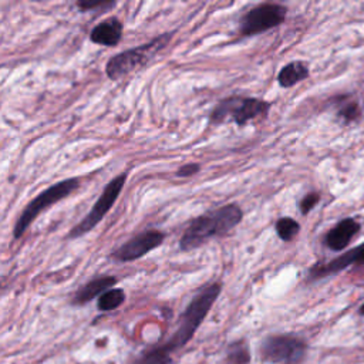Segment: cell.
Listing matches in <instances>:
<instances>
[{"instance_id": "cell-12", "label": "cell", "mask_w": 364, "mask_h": 364, "mask_svg": "<svg viewBox=\"0 0 364 364\" xmlns=\"http://www.w3.org/2000/svg\"><path fill=\"white\" fill-rule=\"evenodd\" d=\"M123 30H124V25L118 18L115 16L107 18L90 32V40L94 45L114 47L121 42Z\"/></svg>"}, {"instance_id": "cell-11", "label": "cell", "mask_w": 364, "mask_h": 364, "mask_svg": "<svg viewBox=\"0 0 364 364\" xmlns=\"http://www.w3.org/2000/svg\"><path fill=\"white\" fill-rule=\"evenodd\" d=\"M361 225L354 218L341 220L324 237V245L334 252L344 251L351 239L360 232Z\"/></svg>"}, {"instance_id": "cell-9", "label": "cell", "mask_w": 364, "mask_h": 364, "mask_svg": "<svg viewBox=\"0 0 364 364\" xmlns=\"http://www.w3.org/2000/svg\"><path fill=\"white\" fill-rule=\"evenodd\" d=\"M165 241V234L158 229H148L144 231L128 242L123 244L114 254L113 258L117 262H132L148 255L155 248L161 246Z\"/></svg>"}, {"instance_id": "cell-10", "label": "cell", "mask_w": 364, "mask_h": 364, "mask_svg": "<svg viewBox=\"0 0 364 364\" xmlns=\"http://www.w3.org/2000/svg\"><path fill=\"white\" fill-rule=\"evenodd\" d=\"M364 265V244L341 254L327 263H316L309 269V280H320L337 275L350 266Z\"/></svg>"}, {"instance_id": "cell-3", "label": "cell", "mask_w": 364, "mask_h": 364, "mask_svg": "<svg viewBox=\"0 0 364 364\" xmlns=\"http://www.w3.org/2000/svg\"><path fill=\"white\" fill-rule=\"evenodd\" d=\"M171 39L172 33H164L145 45L124 50L113 56L106 64L107 77L113 81H118L132 72L144 67L159 50L168 46Z\"/></svg>"}, {"instance_id": "cell-16", "label": "cell", "mask_w": 364, "mask_h": 364, "mask_svg": "<svg viewBox=\"0 0 364 364\" xmlns=\"http://www.w3.org/2000/svg\"><path fill=\"white\" fill-rule=\"evenodd\" d=\"M125 302V292L120 288H113L98 297L97 307L100 312H113Z\"/></svg>"}, {"instance_id": "cell-5", "label": "cell", "mask_w": 364, "mask_h": 364, "mask_svg": "<svg viewBox=\"0 0 364 364\" xmlns=\"http://www.w3.org/2000/svg\"><path fill=\"white\" fill-rule=\"evenodd\" d=\"M80 187L79 178H67L63 179L57 184L49 187L43 193H40L36 198H33L26 208L22 211L15 229H13V238L21 239L23 234L28 231L30 224L46 210H49L52 205L63 201L64 198L70 197L74 191H77Z\"/></svg>"}, {"instance_id": "cell-20", "label": "cell", "mask_w": 364, "mask_h": 364, "mask_svg": "<svg viewBox=\"0 0 364 364\" xmlns=\"http://www.w3.org/2000/svg\"><path fill=\"white\" fill-rule=\"evenodd\" d=\"M76 5L80 11L89 12L94 9H111L115 6V2L113 0H80Z\"/></svg>"}, {"instance_id": "cell-4", "label": "cell", "mask_w": 364, "mask_h": 364, "mask_svg": "<svg viewBox=\"0 0 364 364\" xmlns=\"http://www.w3.org/2000/svg\"><path fill=\"white\" fill-rule=\"evenodd\" d=\"M272 108V103L245 96H232L221 100L211 113L210 121L212 124H222L225 121H232L239 127L256 118L266 117Z\"/></svg>"}, {"instance_id": "cell-2", "label": "cell", "mask_w": 364, "mask_h": 364, "mask_svg": "<svg viewBox=\"0 0 364 364\" xmlns=\"http://www.w3.org/2000/svg\"><path fill=\"white\" fill-rule=\"evenodd\" d=\"M222 292V285L220 282L211 283L208 286H204L190 302L186 312L182 313L176 330L172 333V336L161 346L166 353L172 354L176 350L182 348L186 344L191 341L208 313L211 312L214 303L220 297Z\"/></svg>"}, {"instance_id": "cell-22", "label": "cell", "mask_w": 364, "mask_h": 364, "mask_svg": "<svg viewBox=\"0 0 364 364\" xmlns=\"http://www.w3.org/2000/svg\"><path fill=\"white\" fill-rule=\"evenodd\" d=\"M201 169V165L200 164H195V162H188L186 165H182L178 171H176V176L179 178H190L195 174H198Z\"/></svg>"}, {"instance_id": "cell-21", "label": "cell", "mask_w": 364, "mask_h": 364, "mask_svg": "<svg viewBox=\"0 0 364 364\" xmlns=\"http://www.w3.org/2000/svg\"><path fill=\"white\" fill-rule=\"evenodd\" d=\"M320 203V194L319 193H309L303 197V200L299 204L302 215H307L313 208Z\"/></svg>"}, {"instance_id": "cell-13", "label": "cell", "mask_w": 364, "mask_h": 364, "mask_svg": "<svg viewBox=\"0 0 364 364\" xmlns=\"http://www.w3.org/2000/svg\"><path fill=\"white\" fill-rule=\"evenodd\" d=\"M118 282L115 276H100L90 282H87L84 286H81L73 296L72 303L74 306H84L97 296L100 297L107 290L113 289L114 285Z\"/></svg>"}, {"instance_id": "cell-1", "label": "cell", "mask_w": 364, "mask_h": 364, "mask_svg": "<svg viewBox=\"0 0 364 364\" xmlns=\"http://www.w3.org/2000/svg\"><path fill=\"white\" fill-rule=\"evenodd\" d=\"M244 220V211L238 204H227L218 210L195 218L179 239V249L190 252L201 248L211 238H222L231 234Z\"/></svg>"}, {"instance_id": "cell-17", "label": "cell", "mask_w": 364, "mask_h": 364, "mask_svg": "<svg viewBox=\"0 0 364 364\" xmlns=\"http://www.w3.org/2000/svg\"><path fill=\"white\" fill-rule=\"evenodd\" d=\"M135 364H172V354L166 353L161 346H155L142 353Z\"/></svg>"}, {"instance_id": "cell-19", "label": "cell", "mask_w": 364, "mask_h": 364, "mask_svg": "<svg viewBox=\"0 0 364 364\" xmlns=\"http://www.w3.org/2000/svg\"><path fill=\"white\" fill-rule=\"evenodd\" d=\"M337 117L344 123L350 124L360 118V107L354 101L343 103L337 110Z\"/></svg>"}, {"instance_id": "cell-6", "label": "cell", "mask_w": 364, "mask_h": 364, "mask_svg": "<svg viewBox=\"0 0 364 364\" xmlns=\"http://www.w3.org/2000/svg\"><path fill=\"white\" fill-rule=\"evenodd\" d=\"M307 344L295 334H271L259 346V356L265 364H302Z\"/></svg>"}, {"instance_id": "cell-23", "label": "cell", "mask_w": 364, "mask_h": 364, "mask_svg": "<svg viewBox=\"0 0 364 364\" xmlns=\"http://www.w3.org/2000/svg\"><path fill=\"white\" fill-rule=\"evenodd\" d=\"M358 313L361 314V316H364V303L361 305V307H360V310H358Z\"/></svg>"}, {"instance_id": "cell-14", "label": "cell", "mask_w": 364, "mask_h": 364, "mask_svg": "<svg viewBox=\"0 0 364 364\" xmlns=\"http://www.w3.org/2000/svg\"><path fill=\"white\" fill-rule=\"evenodd\" d=\"M310 76V69L305 62H290L282 67L278 74V83L283 89H290Z\"/></svg>"}, {"instance_id": "cell-8", "label": "cell", "mask_w": 364, "mask_h": 364, "mask_svg": "<svg viewBox=\"0 0 364 364\" xmlns=\"http://www.w3.org/2000/svg\"><path fill=\"white\" fill-rule=\"evenodd\" d=\"M288 16V8L279 4H262L245 13L241 21V36L251 38L280 26Z\"/></svg>"}, {"instance_id": "cell-18", "label": "cell", "mask_w": 364, "mask_h": 364, "mask_svg": "<svg viewBox=\"0 0 364 364\" xmlns=\"http://www.w3.org/2000/svg\"><path fill=\"white\" fill-rule=\"evenodd\" d=\"M299 232L300 224L290 217H283L276 222V234L283 242H292Z\"/></svg>"}, {"instance_id": "cell-7", "label": "cell", "mask_w": 364, "mask_h": 364, "mask_svg": "<svg viewBox=\"0 0 364 364\" xmlns=\"http://www.w3.org/2000/svg\"><path fill=\"white\" fill-rule=\"evenodd\" d=\"M127 178H128V172H121L120 175L114 176L108 182L106 188L103 190L100 198L96 201L94 207L91 208V211L86 215V218L81 222H79L70 231V234L67 235V239H77V238L89 234L106 218V215L111 211V208L117 203V200L125 186Z\"/></svg>"}, {"instance_id": "cell-15", "label": "cell", "mask_w": 364, "mask_h": 364, "mask_svg": "<svg viewBox=\"0 0 364 364\" xmlns=\"http://www.w3.org/2000/svg\"><path fill=\"white\" fill-rule=\"evenodd\" d=\"M251 360V350L245 340H235L227 346L225 364H249Z\"/></svg>"}]
</instances>
